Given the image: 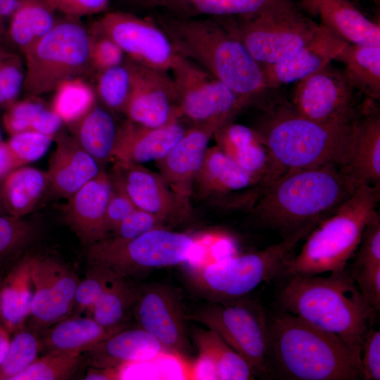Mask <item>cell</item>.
I'll use <instances>...</instances> for the list:
<instances>
[{
  "label": "cell",
  "instance_id": "obj_37",
  "mask_svg": "<svg viewBox=\"0 0 380 380\" xmlns=\"http://www.w3.org/2000/svg\"><path fill=\"white\" fill-rule=\"evenodd\" d=\"M137 289L129 279L115 276L92 308L90 317L112 332L125 329Z\"/></svg>",
  "mask_w": 380,
  "mask_h": 380
},
{
  "label": "cell",
  "instance_id": "obj_13",
  "mask_svg": "<svg viewBox=\"0 0 380 380\" xmlns=\"http://www.w3.org/2000/svg\"><path fill=\"white\" fill-rule=\"evenodd\" d=\"M357 94L344 70L330 62L296 82L291 105L314 121L350 125L361 111Z\"/></svg>",
  "mask_w": 380,
  "mask_h": 380
},
{
  "label": "cell",
  "instance_id": "obj_61",
  "mask_svg": "<svg viewBox=\"0 0 380 380\" xmlns=\"http://www.w3.org/2000/svg\"><path fill=\"white\" fill-rule=\"evenodd\" d=\"M2 324V322H1V317H0V324Z\"/></svg>",
  "mask_w": 380,
  "mask_h": 380
},
{
  "label": "cell",
  "instance_id": "obj_21",
  "mask_svg": "<svg viewBox=\"0 0 380 380\" xmlns=\"http://www.w3.org/2000/svg\"><path fill=\"white\" fill-rule=\"evenodd\" d=\"M341 171L357 186L380 184V113L374 101L362 103Z\"/></svg>",
  "mask_w": 380,
  "mask_h": 380
},
{
  "label": "cell",
  "instance_id": "obj_25",
  "mask_svg": "<svg viewBox=\"0 0 380 380\" xmlns=\"http://www.w3.org/2000/svg\"><path fill=\"white\" fill-rule=\"evenodd\" d=\"M144 10H160L182 19L238 17L294 5L291 0H122Z\"/></svg>",
  "mask_w": 380,
  "mask_h": 380
},
{
  "label": "cell",
  "instance_id": "obj_9",
  "mask_svg": "<svg viewBox=\"0 0 380 380\" xmlns=\"http://www.w3.org/2000/svg\"><path fill=\"white\" fill-rule=\"evenodd\" d=\"M196 246L189 234L159 227L129 240L108 236L87 249L88 263L102 265L116 276L139 279L163 267L184 264Z\"/></svg>",
  "mask_w": 380,
  "mask_h": 380
},
{
  "label": "cell",
  "instance_id": "obj_54",
  "mask_svg": "<svg viewBox=\"0 0 380 380\" xmlns=\"http://www.w3.org/2000/svg\"><path fill=\"white\" fill-rule=\"evenodd\" d=\"M13 65L11 53L9 50L0 44V104L6 105L3 94V87L11 80Z\"/></svg>",
  "mask_w": 380,
  "mask_h": 380
},
{
  "label": "cell",
  "instance_id": "obj_59",
  "mask_svg": "<svg viewBox=\"0 0 380 380\" xmlns=\"http://www.w3.org/2000/svg\"><path fill=\"white\" fill-rule=\"evenodd\" d=\"M1 181H0V210L2 208L1 198Z\"/></svg>",
  "mask_w": 380,
  "mask_h": 380
},
{
  "label": "cell",
  "instance_id": "obj_6",
  "mask_svg": "<svg viewBox=\"0 0 380 380\" xmlns=\"http://www.w3.org/2000/svg\"><path fill=\"white\" fill-rule=\"evenodd\" d=\"M380 184L359 186L306 236L299 253L286 264L284 276L319 275L347 267L360 243L364 227L376 210Z\"/></svg>",
  "mask_w": 380,
  "mask_h": 380
},
{
  "label": "cell",
  "instance_id": "obj_51",
  "mask_svg": "<svg viewBox=\"0 0 380 380\" xmlns=\"http://www.w3.org/2000/svg\"><path fill=\"white\" fill-rule=\"evenodd\" d=\"M56 13L80 19L107 10L110 0H47Z\"/></svg>",
  "mask_w": 380,
  "mask_h": 380
},
{
  "label": "cell",
  "instance_id": "obj_19",
  "mask_svg": "<svg viewBox=\"0 0 380 380\" xmlns=\"http://www.w3.org/2000/svg\"><path fill=\"white\" fill-rule=\"evenodd\" d=\"M222 125L215 122L196 124L186 129L175 146L157 161L160 175L186 214L208 143Z\"/></svg>",
  "mask_w": 380,
  "mask_h": 380
},
{
  "label": "cell",
  "instance_id": "obj_29",
  "mask_svg": "<svg viewBox=\"0 0 380 380\" xmlns=\"http://www.w3.org/2000/svg\"><path fill=\"white\" fill-rule=\"evenodd\" d=\"M214 135L217 146L265 186L275 179L270 153L255 129L229 122Z\"/></svg>",
  "mask_w": 380,
  "mask_h": 380
},
{
  "label": "cell",
  "instance_id": "obj_53",
  "mask_svg": "<svg viewBox=\"0 0 380 380\" xmlns=\"http://www.w3.org/2000/svg\"><path fill=\"white\" fill-rule=\"evenodd\" d=\"M62 124V120L53 110L44 108L37 117L31 130L54 138Z\"/></svg>",
  "mask_w": 380,
  "mask_h": 380
},
{
  "label": "cell",
  "instance_id": "obj_2",
  "mask_svg": "<svg viewBox=\"0 0 380 380\" xmlns=\"http://www.w3.org/2000/svg\"><path fill=\"white\" fill-rule=\"evenodd\" d=\"M279 308L334 334L361 354L365 335L376 312L368 303L347 267L327 277H282Z\"/></svg>",
  "mask_w": 380,
  "mask_h": 380
},
{
  "label": "cell",
  "instance_id": "obj_44",
  "mask_svg": "<svg viewBox=\"0 0 380 380\" xmlns=\"http://www.w3.org/2000/svg\"><path fill=\"white\" fill-rule=\"evenodd\" d=\"M53 139V137L30 130L11 135L6 144L21 167L42 157Z\"/></svg>",
  "mask_w": 380,
  "mask_h": 380
},
{
  "label": "cell",
  "instance_id": "obj_27",
  "mask_svg": "<svg viewBox=\"0 0 380 380\" xmlns=\"http://www.w3.org/2000/svg\"><path fill=\"white\" fill-rule=\"evenodd\" d=\"M85 353L91 366L119 368L170 354L155 336L139 327L117 331Z\"/></svg>",
  "mask_w": 380,
  "mask_h": 380
},
{
  "label": "cell",
  "instance_id": "obj_11",
  "mask_svg": "<svg viewBox=\"0 0 380 380\" xmlns=\"http://www.w3.org/2000/svg\"><path fill=\"white\" fill-rule=\"evenodd\" d=\"M217 18L262 65L288 57L306 44L319 27L294 5L250 15Z\"/></svg>",
  "mask_w": 380,
  "mask_h": 380
},
{
  "label": "cell",
  "instance_id": "obj_48",
  "mask_svg": "<svg viewBox=\"0 0 380 380\" xmlns=\"http://www.w3.org/2000/svg\"><path fill=\"white\" fill-rule=\"evenodd\" d=\"M351 276L364 298L376 311L380 310V264H353Z\"/></svg>",
  "mask_w": 380,
  "mask_h": 380
},
{
  "label": "cell",
  "instance_id": "obj_3",
  "mask_svg": "<svg viewBox=\"0 0 380 380\" xmlns=\"http://www.w3.org/2000/svg\"><path fill=\"white\" fill-rule=\"evenodd\" d=\"M156 21L179 56L209 72L249 104L262 101L271 91L262 65L217 18L165 14Z\"/></svg>",
  "mask_w": 380,
  "mask_h": 380
},
{
  "label": "cell",
  "instance_id": "obj_38",
  "mask_svg": "<svg viewBox=\"0 0 380 380\" xmlns=\"http://www.w3.org/2000/svg\"><path fill=\"white\" fill-rule=\"evenodd\" d=\"M95 106V94L91 87L82 78L68 79L55 89L51 110L63 122L72 124Z\"/></svg>",
  "mask_w": 380,
  "mask_h": 380
},
{
  "label": "cell",
  "instance_id": "obj_32",
  "mask_svg": "<svg viewBox=\"0 0 380 380\" xmlns=\"http://www.w3.org/2000/svg\"><path fill=\"white\" fill-rule=\"evenodd\" d=\"M189 336L198 350L199 359L210 367L214 379H255L248 362L215 331L194 327Z\"/></svg>",
  "mask_w": 380,
  "mask_h": 380
},
{
  "label": "cell",
  "instance_id": "obj_43",
  "mask_svg": "<svg viewBox=\"0 0 380 380\" xmlns=\"http://www.w3.org/2000/svg\"><path fill=\"white\" fill-rule=\"evenodd\" d=\"M115 276L102 265L89 263L86 274L82 280H80L75 291L72 311L75 315H80L84 312L90 313L96 301Z\"/></svg>",
  "mask_w": 380,
  "mask_h": 380
},
{
  "label": "cell",
  "instance_id": "obj_57",
  "mask_svg": "<svg viewBox=\"0 0 380 380\" xmlns=\"http://www.w3.org/2000/svg\"><path fill=\"white\" fill-rule=\"evenodd\" d=\"M16 0H0V44L6 39V31Z\"/></svg>",
  "mask_w": 380,
  "mask_h": 380
},
{
  "label": "cell",
  "instance_id": "obj_36",
  "mask_svg": "<svg viewBox=\"0 0 380 380\" xmlns=\"http://www.w3.org/2000/svg\"><path fill=\"white\" fill-rule=\"evenodd\" d=\"M70 125L72 136L99 163L112 158L118 127L108 112L95 105Z\"/></svg>",
  "mask_w": 380,
  "mask_h": 380
},
{
  "label": "cell",
  "instance_id": "obj_28",
  "mask_svg": "<svg viewBox=\"0 0 380 380\" xmlns=\"http://www.w3.org/2000/svg\"><path fill=\"white\" fill-rule=\"evenodd\" d=\"M321 24L350 44L380 46L379 22L365 16L348 0H300Z\"/></svg>",
  "mask_w": 380,
  "mask_h": 380
},
{
  "label": "cell",
  "instance_id": "obj_63",
  "mask_svg": "<svg viewBox=\"0 0 380 380\" xmlns=\"http://www.w3.org/2000/svg\"><path fill=\"white\" fill-rule=\"evenodd\" d=\"M0 280H1V278H0Z\"/></svg>",
  "mask_w": 380,
  "mask_h": 380
},
{
  "label": "cell",
  "instance_id": "obj_47",
  "mask_svg": "<svg viewBox=\"0 0 380 380\" xmlns=\"http://www.w3.org/2000/svg\"><path fill=\"white\" fill-rule=\"evenodd\" d=\"M353 264H380V215L376 210L362 232Z\"/></svg>",
  "mask_w": 380,
  "mask_h": 380
},
{
  "label": "cell",
  "instance_id": "obj_40",
  "mask_svg": "<svg viewBox=\"0 0 380 380\" xmlns=\"http://www.w3.org/2000/svg\"><path fill=\"white\" fill-rule=\"evenodd\" d=\"M42 347L35 332L25 328L14 333L0 365V380L13 378L28 367L38 357Z\"/></svg>",
  "mask_w": 380,
  "mask_h": 380
},
{
  "label": "cell",
  "instance_id": "obj_35",
  "mask_svg": "<svg viewBox=\"0 0 380 380\" xmlns=\"http://www.w3.org/2000/svg\"><path fill=\"white\" fill-rule=\"evenodd\" d=\"M334 60L341 62L346 75L367 99H380V46L348 43Z\"/></svg>",
  "mask_w": 380,
  "mask_h": 380
},
{
  "label": "cell",
  "instance_id": "obj_39",
  "mask_svg": "<svg viewBox=\"0 0 380 380\" xmlns=\"http://www.w3.org/2000/svg\"><path fill=\"white\" fill-rule=\"evenodd\" d=\"M35 227L22 217L0 214V278L34 241Z\"/></svg>",
  "mask_w": 380,
  "mask_h": 380
},
{
  "label": "cell",
  "instance_id": "obj_62",
  "mask_svg": "<svg viewBox=\"0 0 380 380\" xmlns=\"http://www.w3.org/2000/svg\"><path fill=\"white\" fill-rule=\"evenodd\" d=\"M0 142H1V135H0Z\"/></svg>",
  "mask_w": 380,
  "mask_h": 380
},
{
  "label": "cell",
  "instance_id": "obj_26",
  "mask_svg": "<svg viewBox=\"0 0 380 380\" xmlns=\"http://www.w3.org/2000/svg\"><path fill=\"white\" fill-rule=\"evenodd\" d=\"M54 139L56 148L46 172L49 188L56 196L68 199L101 170L72 136L61 133Z\"/></svg>",
  "mask_w": 380,
  "mask_h": 380
},
{
  "label": "cell",
  "instance_id": "obj_23",
  "mask_svg": "<svg viewBox=\"0 0 380 380\" xmlns=\"http://www.w3.org/2000/svg\"><path fill=\"white\" fill-rule=\"evenodd\" d=\"M347 44L319 24L313 37L296 51L277 63L262 65L268 88L298 82L330 63Z\"/></svg>",
  "mask_w": 380,
  "mask_h": 380
},
{
  "label": "cell",
  "instance_id": "obj_42",
  "mask_svg": "<svg viewBox=\"0 0 380 380\" xmlns=\"http://www.w3.org/2000/svg\"><path fill=\"white\" fill-rule=\"evenodd\" d=\"M132 81L130 60L99 72L97 93L109 108L123 112Z\"/></svg>",
  "mask_w": 380,
  "mask_h": 380
},
{
  "label": "cell",
  "instance_id": "obj_7",
  "mask_svg": "<svg viewBox=\"0 0 380 380\" xmlns=\"http://www.w3.org/2000/svg\"><path fill=\"white\" fill-rule=\"evenodd\" d=\"M316 226L309 225L262 250L191 265V285L208 301L248 296L261 284L284 276L287 262L300 241Z\"/></svg>",
  "mask_w": 380,
  "mask_h": 380
},
{
  "label": "cell",
  "instance_id": "obj_12",
  "mask_svg": "<svg viewBox=\"0 0 380 380\" xmlns=\"http://www.w3.org/2000/svg\"><path fill=\"white\" fill-rule=\"evenodd\" d=\"M170 71L182 116L196 124L224 125L250 105L209 72L179 55Z\"/></svg>",
  "mask_w": 380,
  "mask_h": 380
},
{
  "label": "cell",
  "instance_id": "obj_10",
  "mask_svg": "<svg viewBox=\"0 0 380 380\" xmlns=\"http://www.w3.org/2000/svg\"><path fill=\"white\" fill-rule=\"evenodd\" d=\"M186 319L217 333L248 362L255 376L272 379L267 314L257 300L246 296L208 301L186 312Z\"/></svg>",
  "mask_w": 380,
  "mask_h": 380
},
{
  "label": "cell",
  "instance_id": "obj_22",
  "mask_svg": "<svg viewBox=\"0 0 380 380\" xmlns=\"http://www.w3.org/2000/svg\"><path fill=\"white\" fill-rule=\"evenodd\" d=\"M112 191L109 174L101 170L68 198L64 210L65 222L86 246L108 236L105 215Z\"/></svg>",
  "mask_w": 380,
  "mask_h": 380
},
{
  "label": "cell",
  "instance_id": "obj_16",
  "mask_svg": "<svg viewBox=\"0 0 380 380\" xmlns=\"http://www.w3.org/2000/svg\"><path fill=\"white\" fill-rule=\"evenodd\" d=\"M31 276L34 291L28 319L32 328L46 329L69 317L80 282L75 272L58 259L35 255Z\"/></svg>",
  "mask_w": 380,
  "mask_h": 380
},
{
  "label": "cell",
  "instance_id": "obj_8",
  "mask_svg": "<svg viewBox=\"0 0 380 380\" xmlns=\"http://www.w3.org/2000/svg\"><path fill=\"white\" fill-rule=\"evenodd\" d=\"M90 34L80 19L63 15L23 54L22 90L29 96L52 91L91 68Z\"/></svg>",
  "mask_w": 380,
  "mask_h": 380
},
{
  "label": "cell",
  "instance_id": "obj_45",
  "mask_svg": "<svg viewBox=\"0 0 380 380\" xmlns=\"http://www.w3.org/2000/svg\"><path fill=\"white\" fill-rule=\"evenodd\" d=\"M89 34L91 68L100 72L124 62L125 53L115 42L103 34L92 32Z\"/></svg>",
  "mask_w": 380,
  "mask_h": 380
},
{
  "label": "cell",
  "instance_id": "obj_14",
  "mask_svg": "<svg viewBox=\"0 0 380 380\" xmlns=\"http://www.w3.org/2000/svg\"><path fill=\"white\" fill-rule=\"evenodd\" d=\"M92 33L115 42L129 58L144 66L169 71L179 54L156 20L125 11H111L95 20Z\"/></svg>",
  "mask_w": 380,
  "mask_h": 380
},
{
  "label": "cell",
  "instance_id": "obj_4",
  "mask_svg": "<svg viewBox=\"0 0 380 380\" xmlns=\"http://www.w3.org/2000/svg\"><path fill=\"white\" fill-rule=\"evenodd\" d=\"M358 186L334 165L289 170L264 188L251 211L260 224L284 238L317 224Z\"/></svg>",
  "mask_w": 380,
  "mask_h": 380
},
{
  "label": "cell",
  "instance_id": "obj_18",
  "mask_svg": "<svg viewBox=\"0 0 380 380\" xmlns=\"http://www.w3.org/2000/svg\"><path fill=\"white\" fill-rule=\"evenodd\" d=\"M265 186L217 146L208 148L194 191L227 207L252 208Z\"/></svg>",
  "mask_w": 380,
  "mask_h": 380
},
{
  "label": "cell",
  "instance_id": "obj_34",
  "mask_svg": "<svg viewBox=\"0 0 380 380\" xmlns=\"http://www.w3.org/2000/svg\"><path fill=\"white\" fill-rule=\"evenodd\" d=\"M47 188L46 172L29 167H17L1 180L2 208L8 215L23 217L34 209Z\"/></svg>",
  "mask_w": 380,
  "mask_h": 380
},
{
  "label": "cell",
  "instance_id": "obj_58",
  "mask_svg": "<svg viewBox=\"0 0 380 380\" xmlns=\"http://www.w3.org/2000/svg\"><path fill=\"white\" fill-rule=\"evenodd\" d=\"M10 333L7 331L3 324H0V365L6 353Z\"/></svg>",
  "mask_w": 380,
  "mask_h": 380
},
{
  "label": "cell",
  "instance_id": "obj_5",
  "mask_svg": "<svg viewBox=\"0 0 380 380\" xmlns=\"http://www.w3.org/2000/svg\"><path fill=\"white\" fill-rule=\"evenodd\" d=\"M265 106L255 129L270 153L276 179L289 170L343 165L353 123L316 122L284 102L269 101Z\"/></svg>",
  "mask_w": 380,
  "mask_h": 380
},
{
  "label": "cell",
  "instance_id": "obj_24",
  "mask_svg": "<svg viewBox=\"0 0 380 380\" xmlns=\"http://www.w3.org/2000/svg\"><path fill=\"white\" fill-rule=\"evenodd\" d=\"M186 130L179 120L159 127L128 120L118 127L112 158L140 165L158 161L169 153Z\"/></svg>",
  "mask_w": 380,
  "mask_h": 380
},
{
  "label": "cell",
  "instance_id": "obj_46",
  "mask_svg": "<svg viewBox=\"0 0 380 380\" xmlns=\"http://www.w3.org/2000/svg\"><path fill=\"white\" fill-rule=\"evenodd\" d=\"M44 108L42 103L35 101H14L8 106L3 117L4 127L11 135L30 131L37 117Z\"/></svg>",
  "mask_w": 380,
  "mask_h": 380
},
{
  "label": "cell",
  "instance_id": "obj_56",
  "mask_svg": "<svg viewBox=\"0 0 380 380\" xmlns=\"http://www.w3.org/2000/svg\"><path fill=\"white\" fill-rule=\"evenodd\" d=\"M19 167L6 142H0V181L11 171Z\"/></svg>",
  "mask_w": 380,
  "mask_h": 380
},
{
  "label": "cell",
  "instance_id": "obj_41",
  "mask_svg": "<svg viewBox=\"0 0 380 380\" xmlns=\"http://www.w3.org/2000/svg\"><path fill=\"white\" fill-rule=\"evenodd\" d=\"M84 360L82 354L51 353L37 357L12 380H64L77 372Z\"/></svg>",
  "mask_w": 380,
  "mask_h": 380
},
{
  "label": "cell",
  "instance_id": "obj_50",
  "mask_svg": "<svg viewBox=\"0 0 380 380\" xmlns=\"http://www.w3.org/2000/svg\"><path fill=\"white\" fill-rule=\"evenodd\" d=\"M360 366L362 379H380L379 330L371 327L365 335L361 346Z\"/></svg>",
  "mask_w": 380,
  "mask_h": 380
},
{
  "label": "cell",
  "instance_id": "obj_55",
  "mask_svg": "<svg viewBox=\"0 0 380 380\" xmlns=\"http://www.w3.org/2000/svg\"><path fill=\"white\" fill-rule=\"evenodd\" d=\"M122 368L114 367H94L87 371L84 380H115L121 379Z\"/></svg>",
  "mask_w": 380,
  "mask_h": 380
},
{
  "label": "cell",
  "instance_id": "obj_52",
  "mask_svg": "<svg viewBox=\"0 0 380 380\" xmlns=\"http://www.w3.org/2000/svg\"><path fill=\"white\" fill-rule=\"evenodd\" d=\"M137 207L125 194L113 186V191L106 206L105 215V223L108 236Z\"/></svg>",
  "mask_w": 380,
  "mask_h": 380
},
{
  "label": "cell",
  "instance_id": "obj_15",
  "mask_svg": "<svg viewBox=\"0 0 380 380\" xmlns=\"http://www.w3.org/2000/svg\"><path fill=\"white\" fill-rule=\"evenodd\" d=\"M132 315L138 327L155 336L170 354H189L186 312L177 290L160 283L138 286Z\"/></svg>",
  "mask_w": 380,
  "mask_h": 380
},
{
  "label": "cell",
  "instance_id": "obj_1",
  "mask_svg": "<svg viewBox=\"0 0 380 380\" xmlns=\"http://www.w3.org/2000/svg\"><path fill=\"white\" fill-rule=\"evenodd\" d=\"M267 320L272 379H362L360 353L338 336L279 308Z\"/></svg>",
  "mask_w": 380,
  "mask_h": 380
},
{
  "label": "cell",
  "instance_id": "obj_60",
  "mask_svg": "<svg viewBox=\"0 0 380 380\" xmlns=\"http://www.w3.org/2000/svg\"><path fill=\"white\" fill-rule=\"evenodd\" d=\"M374 2H375L376 4H379V0H371Z\"/></svg>",
  "mask_w": 380,
  "mask_h": 380
},
{
  "label": "cell",
  "instance_id": "obj_17",
  "mask_svg": "<svg viewBox=\"0 0 380 380\" xmlns=\"http://www.w3.org/2000/svg\"><path fill=\"white\" fill-rule=\"evenodd\" d=\"M130 61L132 86L122 112L128 120L148 127H159L178 120L182 114L177 94L167 71Z\"/></svg>",
  "mask_w": 380,
  "mask_h": 380
},
{
  "label": "cell",
  "instance_id": "obj_30",
  "mask_svg": "<svg viewBox=\"0 0 380 380\" xmlns=\"http://www.w3.org/2000/svg\"><path fill=\"white\" fill-rule=\"evenodd\" d=\"M32 258L21 256L0 280V317L10 334L24 329L29 317L34 291Z\"/></svg>",
  "mask_w": 380,
  "mask_h": 380
},
{
  "label": "cell",
  "instance_id": "obj_31",
  "mask_svg": "<svg viewBox=\"0 0 380 380\" xmlns=\"http://www.w3.org/2000/svg\"><path fill=\"white\" fill-rule=\"evenodd\" d=\"M42 347L51 353L83 354L115 332L91 317H68L44 329Z\"/></svg>",
  "mask_w": 380,
  "mask_h": 380
},
{
  "label": "cell",
  "instance_id": "obj_49",
  "mask_svg": "<svg viewBox=\"0 0 380 380\" xmlns=\"http://www.w3.org/2000/svg\"><path fill=\"white\" fill-rule=\"evenodd\" d=\"M165 222L159 217L137 208L108 236L120 240H129L153 229L165 227Z\"/></svg>",
  "mask_w": 380,
  "mask_h": 380
},
{
  "label": "cell",
  "instance_id": "obj_33",
  "mask_svg": "<svg viewBox=\"0 0 380 380\" xmlns=\"http://www.w3.org/2000/svg\"><path fill=\"white\" fill-rule=\"evenodd\" d=\"M56 13L47 0H16L6 38L23 55L53 27Z\"/></svg>",
  "mask_w": 380,
  "mask_h": 380
},
{
  "label": "cell",
  "instance_id": "obj_20",
  "mask_svg": "<svg viewBox=\"0 0 380 380\" xmlns=\"http://www.w3.org/2000/svg\"><path fill=\"white\" fill-rule=\"evenodd\" d=\"M113 186L134 205L165 222L186 215L160 174L140 164L115 160L109 175Z\"/></svg>",
  "mask_w": 380,
  "mask_h": 380
}]
</instances>
